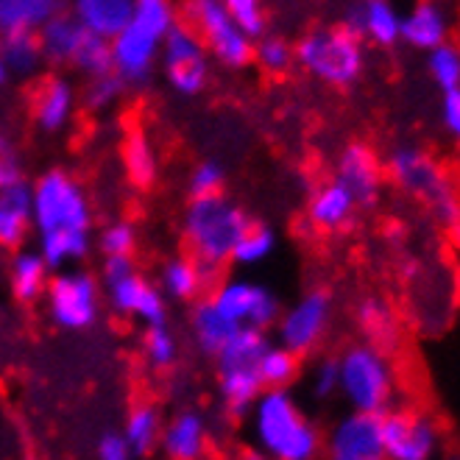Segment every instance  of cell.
<instances>
[{
	"label": "cell",
	"mask_w": 460,
	"mask_h": 460,
	"mask_svg": "<svg viewBox=\"0 0 460 460\" xmlns=\"http://www.w3.org/2000/svg\"><path fill=\"white\" fill-rule=\"evenodd\" d=\"M396 391V374L388 355L374 343H355L338 358V394L360 413L383 416Z\"/></svg>",
	"instance_id": "obj_7"
},
{
	"label": "cell",
	"mask_w": 460,
	"mask_h": 460,
	"mask_svg": "<svg viewBox=\"0 0 460 460\" xmlns=\"http://www.w3.org/2000/svg\"><path fill=\"white\" fill-rule=\"evenodd\" d=\"M310 385L318 399L338 394V358H323L310 374Z\"/></svg>",
	"instance_id": "obj_45"
},
{
	"label": "cell",
	"mask_w": 460,
	"mask_h": 460,
	"mask_svg": "<svg viewBox=\"0 0 460 460\" xmlns=\"http://www.w3.org/2000/svg\"><path fill=\"white\" fill-rule=\"evenodd\" d=\"M249 226V212L224 190L204 199H190L181 215V237L187 254L199 262L209 282H218V274L232 262L237 240Z\"/></svg>",
	"instance_id": "obj_3"
},
{
	"label": "cell",
	"mask_w": 460,
	"mask_h": 460,
	"mask_svg": "<svg viewBox=\"0 0 460 460\" xmlns=\"http://www.w3.org/2000/svg\"><path fill=\"white\" fill-rule=\"evenodd\" d=\"M385 173L399 190L421 201L441 224H452L460 215V193L449 173L419 146H396L385 162Z\"/></svg>",
	"instance_id": "obj_6"
},
{
	"label": "cell",
	"mask_w": 460,
	"mask_h": 460,
	"mask_svg": "<svg viewBox=\"0 0 460 460\" xmlns=\"http://www.w3.org/2000/svg\"><path fill=\"white\" fill-rule=\"evenodd\" d=\"M335 179L351 193L358 207H371L383 193L385 165L376 156V151L366 143H349L338 156Z\"/></svg>",
	"instance_id": "obj_16"
},
{
	"label": "cell",
	"mask_w": 460,
	"mask_h": 460,
	"mask_svg": "<svg viewBox=\"0 0 460 460\" xmlns=\"http://www.w3.org/2000/svg\"><path fill=\"white\" fill-rule=\"evenodd\" d=\"M207 285L212 282L207 279V274L190 254L171 257L159 270V290L165 293V299L171 302H196L201 299Z\"/></svg>",
	"instance_id": "obj_27"
},
{
	"label": "cell",
	"mask_w": 460,
	"mask_h": 460,
	"mask_svg": "<svg viewBox=\"0 0 460 460\" xmlns=\"http://www.w3.org/2000/svg\"><path fill=\"white\" fill-rule=\"evenodd\" d=\"M355 212H358V201L351 199V193L338 179L318 184L307 201V221L318 232H338L349 226Z\"/></svg>",
	"instance_id": "obj_22"
},
{
	"label": "cell",
	"mask_w": 460,
	"mask_h": 460,
	"mask_svg": "<svg viewBox=\"0 0 460 460\" xmlns=\"http://www.w3.org/2000/svg\"><path fill=\"white\" fill-rule=\"evenodd\" d=\"M237 323H232L218 307L212 305V299H196L193 313H190V332L196 346L204 351V355L215 358L224 349V343L234 335Z\"/></svg>",
	"instance_id": "obj_28"
},
{
	"label": "cell",
	"mask_w": 460,
	"mask_h": 460,
	"mask_svg": "<svg viewBox=\"0 0 460 460\" xmlns=\"http://www.w3.org/2000/svg\"><path fill=\"white\" fill-rule=\"evenodd\" d=\"M98 460H134V452L128 441L123 438V432H103L98 447H95Z\"/></svg>",
	"instance_id": "obj_46"
},
{
	"label": "cell",
	"mask_w": 460,
	"mask_h": 460,
	"mask_svg": "<svg viewBox=\"0 0 460 460\" xmlns=\"http://www.w3.org/2000/svg\"><path fill=\"white\" fill-rule=\"evenodd\" d=\"M209 299L232 323H237V327H254L265 332L270 327H277L279 313H282V305L274 293L265 285L243 279V277L215 282Z\"/></svg>",
	"instance_id": "obj_13"
},
{
	"label": "cell",
	"mask_w": 460,
	"mask_h": 460,
	"mask_svg": "<svg viewBox=\"0 0 460 460\" xmlns=\"http://www.w3.org/2000/svg\"><path fill=\"white\" fill-rule=\"evenodd\" d=\"M427 73L441 93L460 87V48L449 40L427 50Z\"/></svg>",
	"instance_id": "obj_37"
},
{
	"label": "cell",
	"mask_w": 460,
	"mask_h": 460,
	"mask_svg": "<svg viewBox=\"0 0 460 460\" xmlns=\"http://www.w3.org/2000/svg\"><path fill=\"white\" fill-rule=\"evenodd\" d=\"M143 355H146V363L151 368H156V371H165L179 360V341L171 332L168 321L165 323H154V327H146Z\"/></svg>",
	"instance_id": "obj_36"
},
{
	"label": "cell",
	"mask_w": 460,
	"mask_h": 460,
	"mask_svg": "<svg viewBox=\"0 0 460 460\" xmlns=\"http://www.w3.org/2000/svg\"><path fill=\"white\" fill-rule=\"evenodd\" d=\"M332 321V296L327 290H307L302 299H296L288 310L279 313L277 338L279 346L290 349L293 355H310L327 338Z\"/></svg>",
	"instance_id": "obj_14"
},
{
	"label": "cell",
	"mask_w": 460,
	"mask_h": 460,
	"mask_svg": "<svg viewBox=\"0 0 460 460\" xmlns=\"http://www.w3.org/2000/svg\"><path fill=\"white\" fill-rule=\"evenodd\" d=\"M449 234H452V243L460 249V215H457V218L449 224Z\"/></svg>",
	"instance_id": "obj_48"
},
{
	"label": "cell",
	"mask_w": 460,
	"mask_h": 460,
	"mask_svg": "<svg viewBox=\"0 0 460 460\" xmlns=\"http://www.w3.org/2000/svg\"><path fill=\"white\" fill-rule=\"evenodd\" d=\"M31 232V184L20 179L0 190V249L17 252Z\"/></svg>",
	"instance_id": "obj_23"
},
{
	"label": "cell",
	"mask_w": 460,
	"mask_h": 460,
	"mask_svg": "<svg viewBox=\"0 0 460 460\" xmlns=\"http://www.w3.org/2000/svg\"><path fill=\"white\" fill-rule=\"evenodd\" d=\"M48 318L65 332H84L101 315V282L84 268H59L45 288Z\"/></svg>",
	"instance_id": "obj_9"
},
{
	"label": "cell",
	"mask_w": 460,
	"mask_h": 460,
	"mask_svg": "<svg viewBox=\"0 0 460 460\" xmlns=\"http://www.w3.org/2000/svg\"><path fill=\"white\" fill-rule=\"evenodd\" d=\"M126 90H128V84L112 70L106 75L87 78V87L81 90V103H84L90 112H106L123 98Z\"/></svg>",
	"instance_id": "obj_38"
},
{
	"label": "cell",
	"mask_w": 460,
	"mask_h": 460,
	"mask_svg": "<svg viewBox=\"0 0 460 460\" xmlns=\"http://www.w3.org/2000/svg\"><path fill=\"white\" fill-rule=\"evenodd\" d=\"M358 323L363 335L368 338V343L380 346L383 351H388L399 338L394 307L385 299H380V296H366L358 305Z\"/></svg>",
	"instance_id": "obj_32"
},
{
	"label": "cell",
	"mask_w": 460,
	"mask_h": 460,
	"mask_svg": "<svg viewBox=\"0 0 460 460\" xmlns=\"http://www.w3.org/2000/svg\"><path fill=\"white\" fill-rule=\"evenodd\" d=\"M323 449L330 460H385L380 416L360 411L343 416L323 438Z\"/></svg>",
	"instance_id": "obj_15"
},
{
	"label": "cell",
	"mask_w": 460,
	"mask_h": 460,
	"mask_svg": "<svg viewBox=\"0 0 460 460\" xmlns=\"http://www.w3.org/2000/svg\"><path fill=\"white\" fill-rule=\"evenodd\" d=\"M299 368H302V358L279 343H270L257 363L262 388H290L296 376H299Z\"/></svg>",
	"instance_id": "obj_34"
},
{
	"label": "cell",
	"mask_w": 460,
	"mask_h": 460,
	"mask_svg": "<svg viewBox=\"0 0 460 460\" xmlns=\"http://www.w3.org/2000/svg\"><path fill=\"white\" fill-rule=\"evenodd\" d=\"M224 190V168L218 162L204 159L190 171L187 176V193L190 199H204V196H215Z\"/></svg>",
	"instance_id": "obj_42"
},
{
	"label": "cell",
	"mask_w": 460,
	"mask_h": 460,
	"mask_svg": "<svg viewBox=\"0 0 460 460\" xmlns=\"http://www.w3.org/2000/svg\"><path fill=\"white\" fill-rule=\"evenodd\" d=\"M293 57L307 75L327 87L358 84L366 70V42L343 25H321L302 34L293 45Z\"/></svg>",
	"instance_id": "obj_5"
},
{
	"label": "cell",
	"mask_w": 460,
	"mask_h": 460,
	"mask_svg": "<svg viewBox=\"0 0 460 460\" xmlns=\"http://www.w3.org/2000/svg\"><path fill=\"white\" fill-rule=\"evenodd\" d=\"M447 40H449V14L438 0H419L408 14H402L399 42L427 53Z\"/></svg>",
	"instance_id": "obj_21"
},
{
	"label": "cell",
	"mask_w": 460,
	"mask_h": 460,
	"mask_svg": "<svg viewBox=\"0 0 460 460\" xmlns=\"http://www.w3.org/2000/svg\"><path fill=\"white\" fill-rule=\"evenodd\" d=\"M226 460H265L257 449H249V452H243V455H237V457H226Z\"/></svg>",
	"instance_id": "obj_49"
},
{
	"label": "cell",
	"mask_w": 460,
	"mask_h": 460,
	"mask_svg": "<svg viewBox=\"0 0 460 460\" xmlns=\"http://www.w3.org/2000/svg\"><path fill=\"white\" fill-rule=\"evenodd\" d=\"M87 29L81 25L70 12H62L57 17H50L42 29L37 31L40 48H42V59L48 67H73L81 45L87 42Z\"/></svg>",
	"instance_id": "obj_20"
},
{
	"label": "cell",
	"mask_w": 460,
	"mask_h": 460,
	"mask_svg": "<svg viewBox=\"0 0 460 460\" xmlns=\"http://www.w3.org/2000/svg\"><path fill=\"white\" fill-rule=\"evenodd\" d=\"M385 460H429L438 447V419L408 404V408H388L380 416Z\"/></svg>",
	"instance_id": "obj_12"
},
{
	"label": "cell",
	"mask_w": 460,
	"mask_h": 460,
	"mask_svg": "<svg viewBox=\"0 0 460 460\" xmlns=\"http://www.w3.org/2000/svg\"><path fill=\"white\" fill-rule=\"evenodd\" d=\"M441 123L449 137L460 143V87L441 93Z\"/></svg>",
	"instance_id": "obj_47"
},
{
	"label": "cell",
	"mask_w": 460,
	"mask_h": 460,
	"mask_svg": "<svg viewBox=\"0 0 460 460\" xmlns=\"http://www.w3.org/2000/svg\"><path fill=\"white\" fill-rule=\"evenodd\" d=\"M31 229L50 270L84 262L95 246L93 207L70 171L50 168L31 184Z\"/></svg>",
	"instance_id": "obj_1"
},
{
	"label": "cell",
	"mask_w": 460,
	"mask_h": 460,
	"mask_svg": "<svg viewBox=\"0 0 460 460\" xmlns=\"http://www.w3.org/2000/svg\"><path fill=\"white\" fill-rule=\"evenodd\" d=\"M452 460H460V457H452Z\"/></svg>",
	"instance_id": "obj_51"
},
{
	"label": "cell",
	"mask_w": 460,
	"mask_h": 460,
	"mask_svg": "<svg viewBox=\"0 0 460 460\" xmlns=\"http://www.w3.org/2000/svg\"><path fill=\"white\" fill-rule=\"evenodd\" d=\"M62 12H67V0H0V37L40 31L50 17Z\"/></svg>",
	"instance_id": "obj_26"
},
{
	"label": "cell",
	"mask_w": 460,
	"mask_h": 460,
	"mask_svg": "<svg viewBox=\"0 0 460 460\" xmlns=\"http://www.w3.org/2000/svg\"><path fill=\"white\" fill-rule=\"evenodd\" d=\"M101 288L106 290L110 307L118 315L140 321L143 327L168 321L165 293L140 274L137 265H134V257H103Z\"/></svg>",
	"instance_id": "obj_8"
},
{
	"label": "cell",
	"mask_w": 460,
	"mask_h": 460,
	"mask_svg": "<svg viewBox=\"0 0 460 460\" xmlns=\"http://www.w3.org/2000/svg\"><path fill=\"white\" fill-rule=\"evenodd\" d=\"M6 81H9V70H6V65H4V53H0V90L6 87Z\"/></svg>",
	"instance_id": "obj_50"
},
{
	"label": "cell",
	"mask_w": 460,
	"mask_h": 460,
	"mask_svg": "<svg viewBox=\"0 0 460 460\" xmlns=\"http://www.w3.org/2000/svg\"><path fill=\"white\" fill-rule=\"evenodd\" d=\"M73 70L78 75H84V78H95V75L112 73L115 65H112V48H110V42L90 34L87 42L81 45V50H78V57L73 62Z\"/></svg>",
	"instance_id": "obj_40"
},
{
	"label": "cell",
	"mask_w": 460,
	"mask_h": 460,
	"mask_svg": "<svg viewBox=\"0 0 460 460\" xmlns=\"http://www.w3.org/2000/svg\"><path fill=\"white\" fill-rule=\"evenodd\" d=\"M274 252H277V234H274V229L262 226V224H252L246 232H243V237L237 240L232 262L243 265V268H254V265L265 262Z\"/></svg>",
	"instance_id": "obj_35"
},
{
	"label": "cell",
	"mask_w": 460,
	"mask_h": 460,
	"mask_svg": "<svg viewBox=\"0 0 460 460\" xmlns=\"http://www.w3.org/2000/svg\"><path fill=\"white\" fill-rule=\"evenodd\" d=\"M187 22L221 67L243 70L254 62V40L232 20L224 0H187Z\"/></svg>",
	"instance_id": "obj_10"
},
{
	"label": "cell",
	"mask_w": 460,
	"mask_h": 460,
	"mask_svg": "<svg viewBox=\"0 0 460 460\" xmlns=\"http://www.w3.org/2000/svg\"><path fill=\"white\" fill-rule=\"evenodd\" d=\"M218 385H221L224 408L234 419H246L249 411H252V404L257 402V396L265 391L262 383H260L257 366H252V368H221L218 371Z\"/></svg>",
	"instance_id": "obj_29"
},
{
	"label": "cell",
	"mask_w": 460,
	"mask_h": 460,
	"mask_svg": "<svg viewBox=\"0 0 460 460\" xmlns=\"http://www.w3.org/2000/svg\"><path fill=\"white\" fill-rule=\"evenodd\" d=\"M67 12L84 25L87 34L112 42L134 12V0H67Z\"/></svg>",
	"instance_id": "obj_24"
},
{
	"label": "cell",
	"mask_w": 460,
	"mask_h": 460,
	"mask_svg": "<svg viewBox=\"0 0 460 460\" xmlns=\"http://www.w3.org/2000/svg\"><path fill=\"white\" fill-rule=\"evenodd\" d=\"M254 62L270 75H282L296 65L293 45L277 34H262L254 40Z\"/></svg>",
	"instance_id": "obj_39"
},
{
	"label": "cell",
	"mask_w": 460,
	"mask_h": 460,
	"mask_svg": "<svg viewBox=\"0 0 460 460\" xmlns=\"http://www.w3.org/2000/svg\"><path fill=\"white\" fill-rule=\"evenodd\" d=\"M252 444L265 460H318L323 436L288 388H265L249 411Z\"/></svg>",
	"instance_id": "obj_2"
},
{
	"label": "cell",
	"mask_w": 460,
	"mask_h": 460,
	"mask_svg": "<svg viewBox=\"0 0 460 460\" xmlns=\"http://www.w3.org/2000/svg\"><path fill=\"white\" fill-rule=\"evenodd\" d=\"M159 70L165 75L171 93L179 98H196L204 93L212 57L204 48L199 31L187 20H176L159 50Z\"/></svg>",
	"instance_id": "obj_11"
},
{
	"label": "cell",
	"mask_w": 460,
	"mask_h": 460,
	"mask_svg": "<svg viewBox=\"0 0 460 460\" xmlns=\"http://www.w3.org/2000/svg\"><path fill=\"white\" fill-rule=\"evenodd\" d=\"M120 162H123L128 181L137 187H151L159 176V154L154 148V140L143 128H134L126 134L123 148H120Z\"/></svg>",
	"instance_id": "obj_30"
},
{
	"label": "cell",
	"mask_w": 460,
	"mask_h": 460,
	"mask_svg": "<svg viewBox=\"0 0 460 460\" xmlns=\"http://www.w3.org/2000/svg\"><path fill=\"white\" fill-rule=\"evenodd\" d=\"M343 29L376 48H394L399 42L402 14L391 0H351L343 12Z\"/></svg>",
	"instance_id": "obj_18"
},
{
	"label": "cell",
	"mask_w": 460,
	"mask_h": 460,
	"mask_svg": "<svg viewBox=\"0 0 460 460\" xmlns=\"http://www.w3.org/2000/svg\"><path fill=\"white\" fill-rule=\"evenodd\" d=\"M0 53H4V65L9 70V78H34L40 75L45 59L37 40V31H17L0 37Z\"/></svg>",
	"instance_id": "obj_31"
},
{
	"label": "cell",
	"mask_w": 460,
	"mask_h": 460,
	"mask_svg": "<svg viewBox=\"0 0 460 460\" xmlns=\"http://www.w3.org/2000/svg\"><path fill=\"white\" fill-rule=\"evenodd\" d=\"M209 449V424L199 411L176 413L159 436V452L165 460H204Z\"/></svg>",
	"instance_id": "obj_19"
},
{
	"label": "cell",
	"mask_w": 460,
	"mask_h": 460,
	"mask_svg": "<svg viewBox=\"0 0 460 460\" xmlns=\"http://www.w3.org/2000/svg\"><path fill=\"white\" fill-rule=\"evenodd\" d=\"M20 179H22V156L9 134L0 131V190Z\"/></svg>",
	"instance_id": "obj_44"
},
{
	"label": "cell",
	"mask_w": 460,
	"mask_h": 460,
	"mask_svg": "<svg viewBox=\"0 0 460 460\" xmlns=\"http://www.w3.org/2000/svg\"><path fill=\"white\" fill-rule=\"evenodd\" d=\"M95 246L103 257H134V249H137V229H134L131 221H112L101 229Z\"/></svg>",
	"instance_id": "obj_41"
},
{
	"label": "cell",
	"mask_w": 460,
	"mask_h": 460,
	"mask_svg": "<svg viewBox=\"0 0 460 460\" xmlns=\"http://www.w3.org/2000/svg\"><path fill=\"white\" fill-rule=\"evenodd\" d=\"M50 282V265L37 249H17L9 265V285L14 299L22 305H34L45 296Z\"/></svg>",
	"instance_id": "obj_25"
},
{
	"label": "cell",
	"mask_w": 460,
	"mask_h": 460,
	"mask_svg": "<svg viewBox=\"0 0 460 460\" xmlns=\"http://www.w3.org/2000/svg\"><path fill=\"white\" fill-rule=\"evenodd\" d=\"M78 103H81V93L75 90L73 78L62 73L45 75L37 84L34 101H31L34 126L42 134H62L73 123Z\"/></svg>",
	"instance_id": "obj_17"
},
{
	"label": "cell",
	"mask_w": 460,
	"mask_h": 460,
	"mask_svg": "<svg viewBox=\"0 0 460 460\" xmlns=\"http://www.w3.org/2000/svg\"><path fill=\"white\" fill-rule=\"evenodd\" d=\"M224 6L232 14V20L252 40L265 34V6H262V0H224Z\"/></svg>",
	"instance_id": "obj_43"
},
{
	"label": "cell",
	"mask_w": 460,
	"mask_h": 460,
	"mask_svg": "<svg viewBox=\"0 0 460 460\" xmlns=\"http://www.w3.org/2000/svg\"><path fill=\"white\" fill-rule=\"evenodd\" d=\"M173 0H134L123 31L110 42L115 73L128 87H143L159 67V50L176 22Z\"/></svg>",
	"instance_id": "obj_4"
},
{
	"label": "cell",
	"mask_w": 460,
	"mask_h": 460,
	"mask_svg": "<svg viewBox=\"0 0 460 460\" xmlns=\"http://www.w3.org/2000/svg\"><path fill=\"white\" fill-rule=\"evenodd\" d=\"M162 413L154 404H137L131 408L123 424V438L128 441L134 457H146L154 449H159V436H162Z\"/></svg>",
	"instance_id": "obj_33"
}]
</instances>
